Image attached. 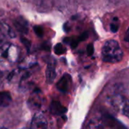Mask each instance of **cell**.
<instances>
[{"label":"cell","mask_w":129,"mask_h":129,"mask_svg":"<svg viewBox=\"0 0 129 129\" xmlns=\"http://www.w3.org/2000/svg\"><path fill=\"white\" fill-rule=\"evenodd\" d=\"M12 102L11 93L8 91L0 92V106L6 107L10 105Z\"/></svg>","instance_id":"obj_11"},{"label":"cell","mask_w":129,"mask_h":129,"mask_svg":"<svg viewBox=\"0 0 129 129\" xmlns=\"http://www.w3.org/2000/svg\"><path fill=\"white\" fill-rule=\"evenodd\" d=\"M102 59L107 63H118L123 58V51L118 43L114 40H106L102 48Z\"/></svg>","instance_id":"obj_2"},{"label":"cell","mask_w":129,"mask_h":129,"mask_svg":"<svg viewBox=\"0 0 129 129\" xmlns=\"http://www.w3.org/2000/svg\"><path fill=\"white\" fill-rule=\"evenodd\" d=\"M119 26H120V22L119 20L117 17L113 18L112 22L110 23V30L112 33H116L118 32V29H119Z\"/></svg>","instance_id":"obj_12"},{"label":"cell","mask_w":129,"mask_h":129,"mask_svg":"<svg viewBox=\"0 0 129 129\" xmlns=\"http://www.w3.org/2000/svg\"><path fill=\"white\" fill-rule=\"evenodd\" d=\"M20 49L12 43L0 41V66L8 67L16 63L20 58Z\"/></svg>","instance_id":"obj_1"},{"label":"cell","mask_w":129,"mask_h":129,"mask_svg":"<svg viewBox=\"0 0 129 129\" xmlns=\"http://www.w3.org/2000/svg\"><path fill=\"white\" fill-rule=\"evenodd\" d=\"M110 106L117 112L129 118V100L121 94H115L109 98Z\"/></svg>","instance_id":"obj_3"},{"label":"cell","mask_w":129,"mask_h":129,"mask_svg":"<svg viewBox=\"0 0 129 129\" xmlns=\"http://www.w3.org/2000/svg\"><path fill=\"white\" fill-rule=\"evenodd\" d=\"M124 41L129 46V27L127 29L125 34H124Z\"/></svg>","instance_id":"obj_17"},{"label":"cell","mask_w":129,"mask_h":129,"mask_svg":"<svg viewBox=\"0 0 129 129\" xmlns=\"http://www.w3.org/2000/svg\"><path fill=\"white\" fill-rule=\"evenodd\" d=\"M49 111L55 115H61L67 111V109L58 101H52L49 106Z\"/></svg>","instance_id":"obj_7"},{"label":"cell","mask_w":129,"mask_h":129,"mask_svg":"<svg viewBox=\"0 0 129 129\" xmlns=\"http://www.w3.org/2000/svg\"><path fill=\"white\" fill-rule=\"evenodd\" d=\"M93 52H94L93 45L92 43L88 44L87 46V55H93Z\"/></svg>","instance_id":"obj_15"},{"label":"cell","mask_w":129,"mask_h":129,"mask_svg":"<svg viewBox=\"0 0 129 129\" xmlns=\"http://www.w3.org/2000/svg\"><path fill=\"white\" fill-rule=\"evenodd\" d=\"M0 129H7V128H6V127H1Z\"/></svg>","instance_id":"obj_19"},{"label":"cell","mask_w":129,"mask_h":129,"mask_svg":"<svg viewBox=\"0 0 129 129\" xmlns=\"http://www.w3.org/2000/svg\"><path fill=\"white\" fill-rule=\"evenodd\" d=\"M21 42H22V43H24V45L26 46V48L27 49V50H29L30 48V46H31L30 41L28 40L27 39L24 38V37H21Z\"/></svg>","instance_id":"obj_16"},{"label":"cell","mask_w":129,"mask_h":129,"mask_svg":"<svg viewBox=\"0 0 129 129\" xmlns=\"http://www.w3.org/2000/svg\"><path fill=\"white\" fill-rule=\"evenodd\" d=\"M34 30L35 32V34L38 36V37H43V28L41 26H35L34 27Z\"/></svg>","instance_id":"obj_14"},{"label":"cell","mask_w":129,"mask_h":129,"mask_svg":"<svg viewBox=\"0 0 129 129\" xmlns=\"http://www.w3.org/2000/svg\"><path fill=\"white\" fill-rule=\"evenodd\" d=\"M0 30L5 36H7L10 38H15L16 37L15 32L6 22H0Z\"/></svg>","instance_id":"obj_10"},{"label":"cell","mask_w":129,"mask_h":129,"mask_svg":"<svg viewBox=\"0 0 129 129\" xmlns=\"http://www.w3.org/2000/svg\"><path fill=\"white\" fill-rule=\"evenodd\" d=\"M87 37H88V33L87 32H84V33H83V34H81L80 36H79V41H84V40H85L87 38Z\"/></svg>","instance_id":"obj_18"},{"label":"cell","mask_w":129,"mask_h":129,"mask_svg":"<svg viewBox=\"0 0 129 129\" xmlns=\"http://www.w3.org/2000/svg\"><path fill=\"white\" fill-rule=\"evenodd\" d=\"M54 52L56 55H62V54H64L66 52V48L64 46V45L62 43H57L55 47H54Z\"/></svg>","instance_id":"obj_13"},{"label":"cell","mask_w":129,"mask_h":129,"mask_svg":"<svg viewBox=\"0 0 129 129\" xmlns=\"http://www.w3.org/2000/svg\"><path fill=\"white\" fill-rule=\"evenodd\" d=\"M14 26L15 29L21 33L22 34H27L28 33L29 30V25H28V21L22 16H19L16 18L13 21Z\"/></svg>","instance_id":"obj_6"},{"label":"cell","mask_w":129,"mask_h":129,"mask_svg":"<svg viewBox=\"0 0 129 129\" xmlns=\"http://www.w3.org/2000/svg\"><path fill=\"white\" fill-rule=\"evenodd\" d=\"M36 64H37V58L34 55H27L20 62L19 68L21 69H27L33 67Z\"/></svg>","instance_id":"obj_9"},{"label":"cell","mask_w":129,"mask_h":129,"mask_svg":"<svg viewBox=\"0 0 129 129\" xmlns=\"http://www.w3.org/2000/svg\"><path fill=\"white\" fill-rule=\"evenodd\" d=\"M72 83V77L69 74L64 73L56 84V88L62 93H68Z\"/></svg>","instance_id":"obj_5"},{"label":"cell","mask_w":129,"mask_h":129,"mask_svg":"<svg viewBox=\"0 0 129 129\" xmlns=\"http://www.w3.org/2000/svg\"><path fill=\"white\" fill-rule=\"evenodd\" d=\"M56 78L55 66L53 63H49L46 70V78L48 84H52Z\"/></svg>","instance_id":"obj_8"},{"label":"cell","mask_w":129,"mask_h":129,"mask_svg":"<svg viewBox=\"0 0 129 129\" xmlns=\"http://www.w3.org/2000/svg\"><path fill=\"white\" fill-rule=\"evenodd\" d=\"M30 129H48V121L46 116L41 112H37L32 118Z\"/></svg>","instance_id":"obj_4"}]
</instances>
